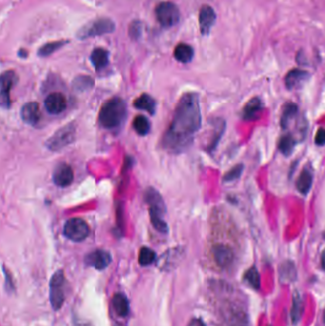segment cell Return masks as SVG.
<instances>
[{"label": "cell", "instance_id": "obj_1", "mask_svg": "<svg viewBox=\"0 0 325 326\" xmlns=\"http://www.w3.org/2000/svg\"><path fill=\"white\" fill-rule=\"evenodd\" d=\"M202 109L196 93L183 94L174 109L171 123L163 134L161 147L171 154L184 152L202 127Z\"/></svg>", "mask_w": 325, "mask_h": 326}, {"label": "cell", "instance_id": "obj_2", "mask_svg": "<svg viewBox=\"0 0 325 326\" xmlns=\"http://www.w3.org/2000/svg\"><path fill=\"white\" fill-rule=\"evenodd\" d=\"M126 116V103L120 97H114L102 105L98 115V120L103 128L114 130L122 125Z\"/></svg>", "mask_w": 325, "mask_h": 326}, {"label": "cell", "instance_id": "obj_3", "mask_svg": "<svg viewBox=\"0 0 325 326\" xmlns=\"http://www.w3.org/2000/svg\"><path fill=\"white\" fill-rule=\"evenodd\" d=\"M145 203L149 206V215L153 227L162 234L169 231L167 222L162 218L166 213V206L159 192L153 187H148L144 192Z\"/></svg>", "mask_w": 325, "mask_h": 326}, {"label": "cell", "instance_id": "obj_4", "mask_svg": "<svg viewBox=\"0 0 325 326\" xmlns=\"http://www.w3.org/2000/svg\"><path fill=\"white\" fill-rule=\"evenodd\" d=\"M65 274L63 270H58L52 275L50 281V302L52 308L58 311L64 305L66 298Z\"/></svg>", "mask_w": 325, "mask_h": 326}, {"label": "cell", "instance_id": "obj_5", "mask_svg": "<svg viewBox=\"0 0 325 326\" xmlns=\"http://www.w3.org/2000/svg\"><path fill=\"white\" fill-rule=\"evenodd\" d=\"M77 127L73 123L66 124L58 129L51 138L46 141V147L53 152H58L71 144L76 138Z\"/></svg>", "mask_w": 325, "mask_h": 326}, {"label": "cell", "instance_id": "obj_6", "mask_svg": "<svg viewBox=\"0 0 325 326\" xmlns=\"http://www.w3.org/2000/svg\"><path fill=\"white\" fill-rule=\"evenodd\" d=\"M63 234L67 239L81 242L88 238L90 234V227L85 220L80 217L70 218L63 227Z\"/></svg>", "mask_w": 325, "mask_h": 326}, {"label": "cell", "instance_id": "obj_7", "mask_svg": "<svg viewBox=\"0 0 325 326\" xmlns=\"http://www.w3.org/2000/svg\"><path fill=\"white\" fill-rule=\"evenodd\" d=\"M156 15L159 24L165 28L174 26L181 17L179 8L172 2H161L156 8Z\"/></svg>", "mask_w": 325, "mask_h": 326}, {"label": "cell", "instance_id": "obj_8", "mask_svg": "<svg viewBox=\"0 0 325 326\" xmlns=\"http://www.w3.org/2000/svg\"><path fill=\"white\" fill-rule=\"evenodd\" d=\"M115 24L109 18H99L80 29L78 36L81 39L102 36L114 32Z\"/></svg>", "mask_w": 325, "mask_h": 326}, {"label": "cell", "instance_id": "obj_9", "mask_svg": "<svg viewBox=\"0 0 325 326\" xmlns=\"http://www.w3.org/2000/svg\"><path fill=\"white\" fill-rule=\"evenodd\" d=\"M17 74L15 71L10 70L0 74V107L9 109L11 107V90L17 83Z\"/></svg>", "mask_w": 325, "mask_h": 326}, {"label": "cell", "instance_id": "obj_10", "mask_svg": "<svg viewBox=\"0 0 325 326\" xmlns=\"http://www.w3.org/2000/svg\"><path fill=\"white\" fill-rule=\"evenodd\" d=\"M212 260L216 263L218 268L227 269L231 267L234 260L235 253L234 250L229 245L223 243H217L211 249Z\"/></svg>", "mask_w": 325, "mask_h": 326}, {"label": "cell", "instance_id": "obj_11", "mask_svg": "<svg viewBox=\"0 0 325 326\" xmlns=\"http://www.w3.org/2000/svg\"><path fill=\"white\" fill-rule=\"evenodd\" d=\"M224 318L227 326H249L248 315L239 305H232L227 307Z\"/></svg>", "mask_w": 325, "mask_h": 326}, {"label": "cell", "instance_id": "obj_12", "mask_svg": "<svg viewBox=\"0 0 325 326\" xmlns=\"http://www.w3.org/2000/svg\"><path fill=\"white\" fill-rule=\"evenodd\" d=\"M84 261L87 266L94 267L96 270H104L112 262V256L106 250L97 249L88 254Z\"/></svg>", "mask_w": 325, "mask_h": 326}, {"label": "cell", "instance_id": "obj_13", "mask_svg": "<svg viewBox=\"0 0 325 326\" xmlns=\"http://www.w3.org/2000/svg\"><path fill=\"white\" fill-rule=\"evenodd\" d=\"M73 178L74 175L72 167L64 162L58 164L53 174V181L59 187H67L71 185L73 181Z\"/></svg>", "mask_w": 325, "mask_h": 326}, {"label": "cell", "instance_id": "obj_14", "mask_svg": "<svg viewBox=\"0 0 325 326\" xmlns=\"http://www.w3.org/2000/svg\"><path fill=\"white\" fill-rule=\"evenodd\" d=\"M66 97L61 93H52L45 99V108L52 115H58L65 111Z\"/></svg>", "mask_w": 325, "mask_h": 326}, {"label": "cell", "instance_id": "obj_15", "mask_svg": "<svg viewBox=\"0 0 325 326\" xmlns=\"http://www.w3.org/2000/svg\"><path fill=\"white\" fill-rule=\"evenodd\" d=\"M264 109V104L260 97L255 96L246 103L242 109L241 116L244 120H255L260 116V113Z\"/></svg>", "mask_w": 325, "mask_h": 326}, {"label": "cell", "instance_id": "obj_16", "mask_svg": "<svg viewBox=\"0 0 325 326\" xmlns=\"http://www.w3.org/2000/svg\"><path fill=\"white\" fill-rule=\"evenodd\" d=\"M216 18L217 15L213 8L208 5L203 6L199 12V27L203 35L209 34L210 31L216 22Z\"/></svg>", "mask_w": 325, "mask_h": 326}, {"label": "cell", "instance_id": "obj_17", "mask_svg": "<svg viewBox=\"0 0 325 326\" xmlns=\"http://www.w3.org/2000/svg\"><path fill=\"white\" fill-rule=\"evenodd\" d=\"M22 120L25 123L35 126L40 119V109L36 102H28L22 106L20 111Z\"/></svg>", "mask_w": 325, "mask_h": 326}, {"label": "cell", "instance_id": "obj_18", "mask_svg": "<svg viewBox=\"0 0 325 326\" xmlns=\"http://www.w3.org/2000/svg\"><path fill=\"white\" fill-rule=\"evenodd\" d=\"M310 78V73L302 69H293L285 77V85L289 90L301 87Z\"/></svg>", "mask_w": 325, "mask_h": 326}, {"label": "cell", "instance_id": "obj_19", "mask_svg": "<svg viewBox=\"0 0 325 326\" xmlns=\"http://www.w3.org/2000/svg\"><path fill=\"white\" fill-rule=\"evenodd\" d=\"M112 305L116 314L119 317L125 318L129 315V312H130L129 300L123 293H116L114 295L112 299Z\"/></svg>", "mask_w": 325, "mask_h": 326}, {"label": "cell", "instance_id": "obj_20", "mask_svg": "<svg viewBox=\"0 0 325 326\" xmlns=\"http://www.w3.org/2000/svg\"><path fill=\"white\" fill-rule=\"evenodd\" d=\"M134 106L139 110L146 111L147 113L151 115H155L156 109H157V103L150 94H140L137 99H135Z\"/></svg>", "mask_w": 325, "mask_h": 326}, {"label": "cell", "instance_id": "obj_21", "mask_svg": "<svg viewBox=\"0 0 325 326\" xmlns=\"http://www.w3.org/2000/svg\"><path fill=\"white\" fill-rule=\"evenodd\" d=\"M312 183H313V174H312V172L308 169H304V171L301 173V174L297 178V181H296V189L302 195L306 196L309 193V191H310L311 187H312Z\"/></svg>", "mask_w": 325, "mask_h": 326}, {"label": "cell", "instance_id": "obj_22", "mask_svg": "<svg viewBox=\"0 0 325 326\" xmlns=\"http://www.w3.org/2000/svg\"><path fill=\"white\" fill-rule=\"evenodd\" d=\"M173 56L181 63H189L194 58V49L188 44L180 43L176 47Z\"/></svg>", "mask_w": 325, "mask_h": 326}, {"label": "cell", "instance_id": "obj_23", "mask_svg": "<svg viewBox=\"0 0 325 326\" xmlns=\"http://www.w3.org/2000/svg\"><path fill=\"white\" fill-rule=\"evenodd\" d=\"M91 61L94 66L95 70H102L108 65L109 52L103 48H96L92 52Z\"/></svg>", "mask_w": 325, "mask_h": 326}, {"label": "cell", "instance_id": "obj_24", "mask_svg": "<svg viewBox=\"0 0 325 326\" xmlns=\"http://www.w3.org/2000/svg\"><path fill=\"white\" fill-rule=\"evenodd\" d=\"M297 105L293 102H286L282 108V116H281V126L282 129H286L289 125L290 121L297 114Z\"/></svg>", "mask_w": 325, "mask_h": 326}, {"label": "cell", "instance_id": "obj_25", "mask_svg": "<svg viewBox=\"0 0 325 326\" xmlns=\"http://www.w3.org/2000/svg\"><path fill=\"white\" fill-rule=\"evenodd\" d=\"M280 279L282 283H292L296 280V271L292 261H284L280 267Z\"/></svg>", "mask_w": 325, "mask_h": 326}, {"label": "cell", "instance_id": "obj_26", "mask_svg": "<svg viewBox=\"0 0 325 326\" xmlns=\"http://www.w3.org/2000/svg\"><path fill=\"white\" fill-rule=\"evenodd\" d=\"M214 125L216 126V128H215V130H214V135H213V137L211 138L209 145H208V147H207V150H208V152L209 153H213L216 150L217 145L219 143L220 138L223 136L225 128H226L225 121H224L223 119H220V118H218L217 120V122L214 124Z\"/></svg>", "mask_w": 325, "mask_h": 326}, {"label": "cell", "instance_id": "obj_27", "mask_svg": "<svg viewBox=\"0 0 325 326\" xmlns=\"http://www.w3.org/2000/svg\"><path fill=\"white\" fill-rule=\"evenodd\" d=\"M296 146V140L294 137L290 134L283 135L279 140V150L283 154L285 157H289L294 151V148Z\"/></svg>", "mask_w": 325, "mask_h": 326}, {"label": "cell", "instance_id": "obj_28", "mask_svg": "<svg viewBox=\"0 0 325 326\" xmlns=\"http://www.w3.org/2000/svg\"><path fill=\"white\" fill-rule=\"evenodd\" d=\"M303 298L298 291H295L293 295V306L291 310V319L293 324H296L302 318L303 314Z\"/></svg>", "mask_w": 325, "mask_h": 326}, {"label": "cell", "instance_id": "obj_29", "mask_svg": "<svg viewBox=\"0 0 325 326\" xmlns=\"http://www.w3.org/2000/svg\"><path fill=\"white\" fill-rule=\"evenodd\" d=\"M133 128L137 132V135L144 137L149 134L151 129V124L146 116L138 115L133 120Z\"/></svg>", "mask_w": 325, "mask_h": 326}, {"label": "cell", "instance_id": "obj_30", "mask_svg": "<svg viewBox=\"0 0 325 326\" xmlns=\"http://www.w3.org/2000/svg\"><path fill=\"white\" fill-rule=\"evenodd\" d=\"M156 252L149 247L143 246L140 248L138 254V262L141 266H148L156 261Z\"/></svg>", "mask_w": 325, "mask_h": 326}, {"label": "cell", "instance_id": "obj_31", "mask_svg": "<svg viewBox=\"0 0 325 326\" xmlns=\"http://www.w3.org/2000/svg\"><path fill=\"white\" fill-rule=\"evenodd\" d=\"M244 281L255 290H259L260 287V277L256 266L248 269L244 274Z\"/></svg>", "mask_w": 325, "mask_h": 326}, {"label": "cell", "instance_id": "obj_32", "mask_svg": "<svg viewBox=\"0 0 325 326\" xmlns=\"http://www.w3.org/2000/svg\"><path fill=\"white\" fill-rule=\"evenodd\" d=\"M66 43H68L67 40H59V41H53L49 43L44 44L43 46L38 50V56L40 57H48L53 53L59 50L61 47H63Z\"/></svg>", "mask_w": 325, "mask_h": 326}, {"label": "cell", "instance_id": "obj_33", "mask_svg": "<svg viewBox=\"0 0 325 326\" xmlns=\"http://www.w3.org/2000/svg\"><path fill=\"white\" fill-rule=\"evenodd\" d=\"M243 169H244V165L242 163H239L238 165L231 168L227 173L224 174L222 177V181L224 183H228V182H232V181H237L240 178V175L242 174L243 172Z\"/></svg>", "mask_w": 325, "mask_h": 326}, {"label": "cell", "instance_id": "obj_34", "mask_svg": "<svg viewBox=\"0 0 325 326\" xmlns=\"http://www.w3.org/2000/svg\"><path fill=\"white\" fill-rule=\"evenodd\" d=\"M93 85H94V80H92L90 77H86V76L79 77L73 81V88L81 92L91 89L93 87Z\"/></svg>", "mask_w": 325, "mask_h": 326}, {"label": "cell", "instance_id": "obj_35", "mask_svg": "<svg viewBox=\"0 0 325 326\" xmlns=\"http://www.w3.org/2000/svg\"><path fill=\"white\" fill-rule=\"evenodd\" d=\"M3 273L5 275V286H6V289H7L9 293L11 292H14L15 290V283L14 281V278L11 274V272L6 269L5 266H3Z\"/></svg>", "mask_w": 325, "mask_h": 326}, {"label": "cell", "instance_id": "obj_36", "mask_svg": "<svg viewBox=\"0 0 325 326\" xmlns=\"http://www.w3.org/2000/svg\"><path fill=\"white\" fill-rule=\"evenodd\" d=\"M315 142L318 146H323L325 143V132L323 128H319L316 137H315Z\"/></svg>", "mask_w": 325, "mask_h": 326}, {"label": "cell", "instance_id": "obj_37", "mask_svg": "<svg viewBox=\"0 0 325 326\" xmlns=\"http://www.w3.org/2000/svg\"><path fill=\"white\" fill-rule=\"evenodd\" d=\"M141 26H140V23H138V22H134L132 25L130 26V35L131 36H133V37H136L137 38V36L140 35V33H141Z\"/></svg>", "mask_w": 325, "mask_h": 326}, {"label": "cell", "instance_id": "obj_38", "mask_svg": "<svg viewBox=\"0 0 325 326\" xmlns=\"http://www.w3.org/2000/svg\"><path fill=\"white\" fill-rule=\"evenodd\" d=\"M188 326H206L202 319H193L189 322Z\"/></svg>", "mask_w": 325, "mask_h": 326}, {"label": "cell", "instance_id": "obj_39", "mask_svg": "<svg viewBox=\"0 0 325 326\" xmlns=\"http://www.w3.org/2000/svg\"><path fill=\"white\" fill-rule=\"evenodd\" d=\"M73 326H94L91 322L88 321H82L80 319H74L73 320Z\"/></svg>", "mask_w": 325, "mask_h": 326}]
</instances>
